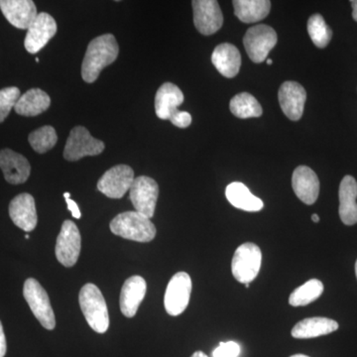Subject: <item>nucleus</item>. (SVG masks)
<instances>
[{
    "instance_id": "obj_18",
    "label": "nucleus",
    "mask_w": 357,
    "mask_h": 357,
    "mask_svg": "<svg viewBox=\"0 0 357 357\" xmlns=\"http://www.w3.org/2000/svg\"><path fill=\"white\" fill-rule=\"evenodd\" d=\"M292 187L300 201L309 206L316 203L319 198V178L309 167L299 166L295 169L292 177Z\"/></svg>"
},
{
    "instance_id": "obj_35",
    "label": "nucleus",
    "mask_w": 357,
    "mask_h": 357,
    "mask_svg": "<svg viewBox=\"0 0 357 357\" xmlns=\"http://www.w3.org/2000/svg\"><path fill=\"white\" fill-rule=\"evenodd\" d=\"M7 351L6 337L4 335L3 326L0 321V357L6 356Z\"/></svg>"
},
{
    "instance_id": "obj_5",
    "label": "nucleus",
    "mask_w": 357,
    "mask_h": 357,
    "mask_svg": "<svg viewBox=\"0 0 357 357\" xmlns=\"http://www.w3.org/2000/svg\"><path fill=\"white\" fill-rule=\"evenodd\" d=\"M23 296L35 318L46 330L55 328L56 319L48 294L36 279L29 278L25 281Z\"/></svg>"
},
{
    "instance_id": "obj_23",
    "label": "nucleus",
    "mask_w": 357,
    "mask_h": 357,
    "mask_svg": "<svg viewBox=\"0 0 357 357\" xmlns=\"http://www.w3.org/2000/svg\"><path fill=\"white\" fill-rule=\"evenodd\" d=\"M338 324L332 319L314 317L299 321L294 326L291 335L298 340L321 337L337 331Z\"/></svg>"
},
{
    "instance_id": "obj_25",
    "label": "nucleus",
    "mask_w": 357,
    "mask_h": 357,
    "mask_svg": "<svg viewBox=\"0 0 357 357\" xmlns=\"http://www.w3.org/2000/svg\"><path fill=\"white\" fill-rule=\"evenodd\" d=\"M225 196L227 201L239 210L252 213L261 211L264 206L262 199L255 196L249 191L248 188L241 182H234L227 185Z\"/></svg>"
},
{
    "instance_id": "obj_32",
    "label": "nucleus",
    "mask_w": 357,
    "mask_h": 357,
    "mask_svg": "<svg viewBox=\"0 0 357 357\" xmlns=\"http://www.w3.org/2000/svg\"><path fill=\"white\" fill-rule=\"evenodd\" d=\"M241 347L234 342H220L213 351V357H238Z\"/></svg>"
},
{
    "instance_id": "obj_17",
    "label": "nucleus",
    "mask_w": 357,
    "mask_h": 357,
    "mask_svg": "<svg viewBox=\"0 0 357 357\" xmlns=\"http://www.w3.org/2000/svg\"><path fill=\"white\" fill-rule=\"evenodd\" d=\"M0 169L7 182L13 185L23 184L31 173L29 161L23 155L11 149L0 151Z\"/></svg>"
},
{
    "instance_id": "obj_39",
    "label": "nucleus",
    "mask_w": 357,
    "mask_h": 357,
    "mask_svg": "<svg viewBox=\"0 0 357 357\" xmlns=\"http://www.w3.org/2000/svg\"><path fill=\"white\" fill-rule=\"evenodd\" d=\"M290 357H310V356H305V354H295V356H292Z\"/></svg>"
},
{
    "instance_id": "obj_41",
    "label": "nucleus",
    "mask_w": 357,
    "mask_h": 357,
    "mask_svg": "<svg viewBox=\"0 0 357 357\" xmlns=\"http://www.w3.org/2000/svg\"><path fill=\"white\" fill-rule=\"evenodd\" d=\"M244 285H245V287L246 288H249L250 287V284L248 283V284H244Z\"/></svg>"
},
{
    "instance_id": "obj_14",
    "label": "nucleus",
    "mask_w": 357,
    "mask_h": 357,
    "mask_svg": "<svg viewBox=\"0 0 357 357\" xmlns=\"http://www.w3.org/2000/svg\"><path fill=\"white\" fill-rule=\"evenodd\" d=\"M0 9L7 21L18 29H29L38 15L31 0H0Z\"/></svg>"
},
{
    "instance_id": "obj_11",
    "label": "nucleus",
    "mask_w": 357,
    "mask_h": 357,
    "mask_svg": "<svg viewBox=\"0 0 357 357\" xmlns=\"http://www.w3.org/2000/svg\"><path fill=\"white\" fill-rule=\"evenodd\" d=\"M134 171L128 165L112 167L98 182V190L110 199H121L134 182Z\"/></svg>"
},
{
    "instance_id": "obj_15",
    "label": "nucleus",
    "mask_w": 357,
    "mask_h": 357,
    "mask_svg": "<svg viewBox=\"0 0 357 357\" xmlns=\"http://www.w3.org/2000/svg\"><path fill=\"white\" fill-rule=\"evenodd\" d=\"M278 98L284 114L291 121H299L304 114L307 100L304 86L296 82H285L279 89Z\"/></svg>"
},
{
    "instance_id": "obj_16",
    "label": "nucleus",
    "mask_w": 357,
    "mask_h": 357,
    "mask_svg": "<svg viewBox=\"0 0 357 357\" xmlns=\"http://www.w3.org/2000/svg\"><path fill=\"white\" fill-rule=\"evenodd\" d=\"M9 215L16 227L26 232L32 231L38 222L35 199L31 195L20 194L9 204Z\"/></svg>"
},
{
    "instance_id": "obj_30",
    "label": "nucleus",
    "mask_w": 357,
    "mask_h": 357,
    "mask_svg": "<svg viewBox=\"0 0 357 357\" xmlns=\"http://www.w3.org/2000/svg\"><path fill=\"white\" fill-rule=\"evenodd\" d=\"M28 140L35 152L43 154L55 146L58 136L55 128L46 126L30 133Z\"/></svg>"
},
{
    "instance_id": "obj_27",
    "label": "nucleus",
    "mask_w": 357,
    "mask_h": 357,
    "mask_svg": "<svg viewBox=\"0 0 357 357\" xmlns=\"http://www.w3.org/2000/svg\"><path fill=\"white\" fill-rule=\"evenodd\" d=\"M230 112L238 119L259 117L263 114L261 105L255 96L248 93H238L232 98L229 103Z\"/></svg>"
},
{
    "instance_id": "obj_34",
    "label": "nucleus",
    "mask_w": 357,
    "mask_h": 357,
    "mask_svg": "<svg viewBox=\"0 0 357 357\" xmlns=\"http://www.w3.org/2000/svg\"><path fill=\"white\" fill-rule=\"evenodd\" d=\"M64 198L66 199V203H67L68 208H69V211L72 213L73 217L79 220V218H82V213L76 202L73 201V199H70V195L69 192H65Z\"/></svg>"
},
{
    "instance_id": "obj_31",
    "label": "nucleus",
    "mask_w": 357,
    "mask_h": 357,
    "mask_svg": "<svg viewBox=\"0 0 357 357\" xmlns=\"http://www.w3.org/2000/svg\"><path fill=\"white\" fill-rule=\"evenodd\" d=\"M20 96V89L16 86L0 89V123L6 121Z\"/></svg>"
},
{
    "instance_id": "obj_20",
    "label": "nucleus",
    "mask_w": 357,
    "mask_h": 357,
    "mask_svg": "<svg viewBox=\"0 0 357 357\" xmlns=\"http://www.w3.org/2000/svg\"><path fill=\"white\" fill-rule=\"evenodd\" d=\"M184 102V95L176 84L165 83L160 86L155 96V112L163 121H170L178 107Z\"/></svg>"
},
{
    "instance_id": "obj_40",
    "label": "nucleus",
    "mask_w": 357,
    "mask_h": 357,
    "mask_svg": "<svg viewBox=\"0 0 357 357\" xmlns=\"http://www.w3.org/2000/svg\"><path fill=\"white\" fill-rule=\"evenodd\" d=\"M266 62H267V64H268V65H272V64H273V61H272V60H271V59H267Z\"/></svg>"
},
{
    "instance_id": "obj_4",
    "label": "nucleus",
    "mask_w": 357,
    "mask_h": 357,
    "mask_svg": "<svg viewBox=\"0 0 357 357\" xmlns=\"http://www.w3.org/2000/svg\"><path fill=\"white\" fill-rule=\"evenodd\" d=\"M261 263L259 246L252 243L241 244L232 258V275L239 283L250 284L259 274Z\"/></svg>"
},
{
    "instance_id": "obj_28",
    "label": "nucleus",
    "mask_w": 357,
    "mask_h": 357,
    "mask_svg": "<svg viewBox=\"0 0 357 357\" xmlns=\"http://www.w3.org/2000/svg\"><path fill=\"white\" fill-rule=\"evenodd\" d=\"M324 292V284L318 279H312L295 289L289 298V304L293 307H304L318 300Z\"/></svg>"
},
{
    "instance_id": "obj_22",
    "label": "nucleus",
    "mask_w": 357,
    "mask_h": 357,
    "mask_svg": "<svg viewBox=\"0 0 357 357\" xmlns=\"http://www.w3.org/2000/svg\"><path fill=\"white\" fill-rule=\"evenodd\" d=\"M211 62L220 74L230 79L236 77L241 70V55L234 45L223 43L213 50Z\"/></svg>"
},
{
    "instance_id": "obj_24",
    "label": "nucleus",
    "mask_w": 357,
    "mask_h": 357,
    "mask_svg": "<svg viewBox=\"0 0 357 357\" xmlns=\"http://www.w3.org/2000/svg\"><path fill=\"white\" fill-rule=\"evenodd\" d=\"M50 105L51 98L47 93L40 89H32L20 96L14 109L22 116H36L46 112Z\"/></svg>"
},
{
    "instance_id": "obj_43",
    "label": "nucleus",
    "mask_w": 357,
    "mask_h": 357,
    "mask_svg": "<svg viewBox=\"0 0 357 357\" xmlns=\"http://www.w3.org/2000/svg\"><path fill=\"white\" fill-rule=\"evenodd\" d=\"M25 238H26V239H29V238H30V236H28V234H26V236H25Z\"/></svg>"
},
{
    "instance_id": "obj_13",
    "label": "nucleus",
    "mask_w": 357,
    "mask_h": 357,
    "mask_svg": "<svg viewBox=\"0 0 357 357\" xmlns=\"http://www.w3.org/2000/svg\"><path fill=\"white\" fill-rule=\"evenodd\" d=\"M57 33L56 20L46 13H38L26 34L24 46L30 54L38 53Z\"/></svg>"
},
{
    "instance_id": "obj_38",
    "label": "nucleus",
    "mask_w": 357,
    "mask_h": 357,
    "mask_svg": "<svg viewBox=\"0 0 357 357\" xmlns=\"http://www.w3.org/2000/svg\"><path fill=\"white\" fill-rule=\"evenodd\" d=\"M312 220L314 222H319V217L317 213H314V215H312Z\"/></svg>"
},
{
    "instance_id": "obj_2",
    "label": "nucleus",
    "mask_w": 357,
    "mask_h": 357,
    "mask_svg": "<svg viewBox=\"0 0 357 357\" xmlns=\"http://www.w3.org/2000/svg\"><path fill=\"white\" fill-rule=\"evenodd\" d=\"M109 227L115 236L137 243H150L156 236V227L151 218L136 211L119 213L112 220Z\"/></svg>"
},
{
    "instance_id": "obj_21",
    "label": "nucleus",
    "mask_w": 357,
    "mask_h": 357,
    "mask_svg": "<svg viewBox=\"0 0 357 357\" xmlns=\"http://www.w3.org/2000/svg\"><path fill=\"white\" fill-rule=\"evenodd\" d=\"M340 197V218L347 225L357 223V182L351 176L342 178L338 191Z\"/></svg>"
},
{
    "instance_id": "obj_3",
    "label": "nucleus",
    "mask_w": 357,
    "mask_h": 357,
    "mask_svg": "<svg viewBox=\"0 0 357 357\" xmlns=\"http://www.w3.org/2000/svg\"><path fill=\"white\" fill-rule=\"evenodd\" d=\"M79 302L89 326L96 333H107L109 326V310L98 286L86 284L79 292Z\"/></svg>"
},
{
    "instance_id": "obj_19",
    "label": "nucleus",
    "mask_w": 357,
    "mask_h": 357,
    "mask_svg": "<svg viewBox=\"0 0 357 357\" xmlns=\"http://www.w3.org/2000/svg\"><path fill=\"white\" fill-rule=\"evenodd\" d=\"M147 284L141 276H132L124 282L122 286L121 310L126 318H133L138 311L141 303L146 295Z\"/></svg>"
},
{
    "instance_id": "obj_10",
    "label": "nucleus",
    "mask_w": 357,
    "mask_h": 357,
    "mask_svg": "<svg viewBox=\"0 0 357 357\" xmlns=\"http://www.w3.org/2000/svg\"><path fill=\"white\" fill-rule=\"evenodd\" d=\"M82 238L76 223L66 220L61 227L56 243V256L58 261L65 267L76 264L81 253Z\"/></svg>"
},
{
    "instance_id": "obj_33",
    "label": "nucleus",
    "mask_w": 357,
    "mask_h": 357,
    "mask_svg": "<svg viewBox=\"0 0 357 357\" xmlns=\"http://www.w3.org/2000/svg\"><path fill=\"white\" fill-rule=\"evenodd\" d=\"M170 121L178 128H187L188 126H191L192 115L189 112L178 110L171 117Z\"/></svg>"
},
{
    "instance_id": "obj_9",
    "label": "nucleus",
    "mask_w": 357,
    "mask_h": 357,
    "mask_svg": "<svg viewBox=\"0 0 357 357\" xmlns=\"http://www.w3.org/2000/svg\"><path fill=\"white\" fill-rule=\"evenodd\" d=\"M130 199L137 213L152 218L159 197V185L156 181L146 176L134 178L130 190Z\"/></svg>"
},
{
    "instance_id": "obj_8",
    "label": "nucleus",
    "mask_w": 357,
    "mask_h": 357,
    "mask_svg": "<svg viewBox=\"0 0 357 357\" xmlns=\"http://www.w3.org/2000/svg\"><path fill=\"white\" fill-rule=\"evenodd\" d=\"M192 293V279L185 272L174 275L167 286L164 305L170 316L177 317L184 312L189 305Z\"/></svg>"
},
{
    "instance_id": "obj_6",
    "label": "nucleus",
    "mask_w": 357,
    "mask_h": 357,
    "mask_svg": "<svg viewBox=\"0 0 357 357\" xmlns=\"http://www.w3.org/2000/svg\"><path fill=\"white\" fill-rule=\"evenodd\" d=\"M105 148V143L93 137L88 129L76 126L70 131L66 142L64 158L70 162L79 161L84 157L98 156Z\"/></svg>"
},
{
    "instance_id": "obj_29",
    "label": "nucleus",
    "mask_w": 357,
    "mask_h": 357,
    "mask_svg": "<svg viewBox=\"0 0 357 357\" xmlns=\"http://www.w3.org/2000/svg\"><path fill=\"white\" fill-rule=\"evenodd\" d=\"M307 32L312 43L318 48H326L333 37V31L321 14H314L307 21Z\"/></svg>"
},
{
    "instance_id": "obj_1",
    "label": "nucleus",
    "mask_w": 357,
    "mask_h": 357,
    "mask_svg": "<svg viewBox=\"0 0 357 357\" xmlns=\"http://www.w3.org/2000/svg\"><path fill=\"white\" fill-rule=\"evenodd\" d=\"M119 47L112 34L100 35L91 40L86 48L82 77L86 83H95L102 70L119 57Z\"/></svg>"
},
{
    "instance_id": "obj_7",
    "label": "nucleus",
    "mask_w": 357,
    "mask_h": 357,
    "mask_svg": "<svg viewBox=\"0 0 357 357\" xmlns=\"http://www.w3.org/2000/svg\"><path fill=\"white\" fill-rule=\"evenodd\" d=\"M277 33L273 28L265 24L249 28L243 38L244 47L252 62L262 63L267 60L270 51L277 44Z\"/></svg>"
},
{
    "instance_id": "obj_42",
    "label": "nucleus",
    "mask_w": 357,
    "mask_h": 357,
    "mask_svg": "<svg viewBox=\"0 0 357 357\" xmlns=\"http://www.w3.org/2000/svg\"><path fill=\"white\" fill-rule=\"evenodd\" d=\"M356 278H357V260L356 263Z\"/></svg>"
},
{
    "instance_id": "obj_37",
    "label": "nucleus",
    "mask_w": 357,
    "mask_h": 357,
    "mask_svg": "<svg viewBox=\"0 0 357 357\" xmlns=\"http://www.w3.org/2000/svg\"><path fill=\"white\" fill-rule=\"evenodd\" d=\"M191 357H208L203 351H196Z\"/></svg>"
},
{
    "instance_id": "obj_26",
    "label": "nucleus",
    "mask_w": 357,
    "mask_h": 357,
    "mask_svg": "<svg viewBox=\"0 0 357 357\" xmlns=\"http://www.w3.org/2000/svg\"><path fill=\"white\" fill-rule=\"evenodd\" d=\"M234 14L244 23H255L264 20L271 9L268 0H234Z\"/></svg>"
},
{
    "instance_id": "obj_36",
    "label": "nucleus",
    "mask_w": 357,
    "mask_h": 357,
    "mask_svg": "<svg viewBox=\"0 0 357 357\" xmlns=\"http://www.w3.org/2000/svg\"><path fill=\"white\" fill-rule=\"evenodd\" d=\"M352 7V17L357 22V0H351V1Z\"/></svg>"
},
{
    "instance_id": "obj_12",
    "label": "nucleus",
    "mask_w": 357,
    "mask_h": 357,
    "mask_svg": "<svg viewBox=\"0 0 357 357\" xmlns=\"http://www.w3.org/2000/svg\"><path fill=\"white\" fill-rule=\"evenodd\" d=\"M194 23L201 34L210 36L222 28L223 15L220 4L215 0H194Z\"/></svg>"
}]
</instances>
